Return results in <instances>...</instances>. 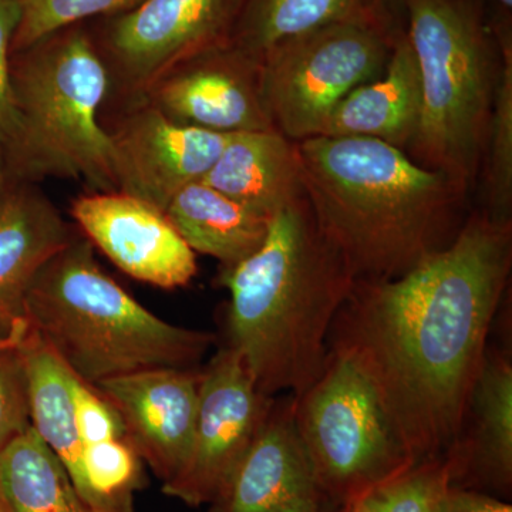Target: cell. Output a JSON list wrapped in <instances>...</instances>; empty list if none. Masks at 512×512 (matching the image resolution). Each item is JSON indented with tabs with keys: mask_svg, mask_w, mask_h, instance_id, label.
I'll list each match as a JSON object with an SVG mask.
<instances>
[{
	"mask_svg": "<svg viewBox=\"0 0 512 512\" xmlns=\"http://www.w3.org/2000/svg\"><path fill=\"white\" fill-rule=\"evenodd\" d=\"M379 2L387 12H390L396 6H403V0H379Z\"/></svg>",
	"mask_w": 512,
	"mask_h": 512,
	"instance_id": "obj_30",
	"label": "cell"
},
{
	"mask_svg": "<svg viewBox=\"0 0 512 512\" xmlns=\"http://www.w3.org/2000/svg\"><path fill=\"white\" fill-rule=\"evenodd\" d=\"M0 495L12 512H96L33 426L0 450Z\"/></svg>",
	"mask_w": 512,
	"mask_h": 512,
	"instance_id": "obj_22",
	"label": "cell"
},
{
	"mask_svg": "<svg viewBox=\"0 0 512 512\" xmlns=\"http://www.w3.org/2000/svg\"><path fill=\"white\" fill-rule=\"evenodd\" d=\"M0 512H12V510L9 508V505L6 504L5 500H3L2 495H0Z\"/></svg>",
	"mask_w": 512,
	"mask_h": 512,
	"instance_id": "obj_32",
	"label": "cell"
},
{
	"mask_svg": "<svg viewBox=\"0 0 512 512\" xmlns=\"http://www.w3.org/2000/svg\"><path fill=\"white\" fill-rule=\"evenodd\" d=\"M29 325L0 343V450L32 427L28 363L23 339Z\"/></svg>",
	"mask_w": 512,
	"mask_h": 512,
	"instance_id": "obj_26",
	"label": "cell"
},
{
	"mask_svg": "<svg viewBox=\"0 0 512 512\" xmlns=\"http://www.w3.org/2000/svg\"><path fill=\"white\" fill-rule=\"evenodd\" d=\"M453 487L454 464L443 454L413 464L352 505L359 512H444Z\"/></svg>",
	"mask_w": 512,
	"mask_h": 512,
	"instance_id": "obj_24",
	"label": "cell"
},
{
	"mask_svg": "<svg viewBox=\"0 0 512 512\" xmlns=\"http://www.w3.org/2000/svg\"><path fill=\"white\" fill-rule=\"evenodd\" d=\"M195 254L237 265L264 244L272 218L197 181L183 188L164 211Z\"/></svg>",
	"mask_w": 512,
	"mask_h": 512,
	"instance_id": "obj_20",
	"label": "cell"
},
{
	"mask_svg": "<svg viewBox=\"0 0 512 512\" xmlns=\"http://www.w3.org/2000/svg\"><path fill=\"white\" fill-rule=\"evenodd\" d=\"M420 114L419 64L406 29H399L386 72L340 101L322 136L373 138L403 150L416 137Z\"/></svg>",
	"mask_w": 512,
	"mask_h": 512,
	"instance_id": "obj_18",
	"label": "cell"
},
{
	"mask_svg": "<svg viewBox=\"0 0 512 512\" xmlns=\"http://www.w3.org/2000/svg\"><path fill=\"white\" fill-rule=\"evenodd\" d=\"M82 235L124 274L161 289L184 288L198 272L197 256L163 211L120 191L73 201Z\"/></svg>",
	"mask_w": 512,
	"mask_h": 512,
	"instance_id": "obj_13",
	"label": "cell"
},
{
	"mask_svg": "<svg viewBox=\"0 0 512 512\" xmlns=\"http://www.w3.org/2000/svg\"><path fill=\"white\" fill-rule=\"evenodd\" d=\"M218 282L229 292L224 345L259 392H305L325 367L330 328L356 284L305 195L276 212L262 247L221 268Z\"/></svg>",
	"mask_w": 512,
	"mask_h": 512,
	"instance_id": "obj_3",
	"label": "cell"
},
{
	"mask_svg": "<svg viewBox=\"0 0 512 512\" xmlns=\"http://www.w3.org/2000/svg\"><path fill=\"white\" fill-rule=\"evenodd\" d=\"M342 22H392L379 0H244L231 45L262 60L289 37Z\"/></svg>",
	"mask_w": 512,
	"mask_h": 512,
	"instance_id": "obj_21",
	"label": "cell"
},
{
	"mask_svg": "<svg viewBox=\"0 0 512 512\" xmlns=\"http://www.w3.org/2000/svg\"><path fill=\"white\" fill-rule=\"evenodd\" d=\"M421 82L412 147L419 164L463 190L487 146L500 47L478 0H403Z\"/></svg>",
	"mask_w": 512,
	"mask_h": 512,
	"instance_id": "obj_6",
	"label": "cell"
},
{
	"mask_svg": "<svg viewBox=\"0 0 512 512\" xmlns=\"http://www.w3.org/2000/svg\"><path fill=\"white\" fill-rule=\"evenodd\" d=\"M339 512H359L353 507L352 504L345 505V507L340 508Z\"/></svg>",
	"mask_w": 512,
	"mask_h": 512,
	"instance_id": "obj_33",
	"label": "cell"
},
{
	"mask_svg": "<svg viewBox=\"0 0 512 512\" xmlns=\"http://www.w3.org/2000/svg\"><path fill=\"white\" fill-rule=\"evenodd\" d=\"M275 397L256 387L242 357L222 345L201 367L197 419L183 473L163 487L191 507L212 504L247 453Z\"/></svg>",
	"mask_w": 512,
	"mask_h": 512,
	"instance_id": "obj_9",
	"label": "cell"
},
{
	"mask_svg": "<svg viewBox=\"0 0 512 512\" xmlns=\"http://www.w3.org/2000/svg\"><path fill=\"white\" fill-rule=\"evenodd\" d=\"M20 20V0H0V190L18 141V116L12 92V45Z\"/></svg>",
	"mask_w": 512,
	"mask_h": 512,
	"instance_id": "obj_27",
	"label": "cell"
},
{
	"mask_svg": "<svg viewBox=\"0 0 512 512\" xmlns=\"http://www.w3.org/2000/svg\"><path fill=\"white\" fill-rule=\"evenodd\" d=\"M292 394L268 416L211 512H322L328 503L295 423Z\"/></svg>",
	"mask_w": 512,
	"mask_h": 512,
	"instance_id": "obj_15",
	"label": "cell"
},
{
	"mask_svg": "<svg viewBox=\"0 0 512 512\" xmlns=\"http://www.w3.org/2000/svg\"><path fill=\"white\" fill-rule=\"evenodd\" d=\"M140 100L181 126L222 134L276 130L262 90V60L231 43L178 64Z\"/></svg>",
	"mask_w": 512,
	"mask_h": 512,
	"instance_id": "obj_11",
	"label": "cell"
},
{
	"mask_svg": "<svg viewBox=\"0 0 512 512\" xmlns=\"http://www.w3.org/2000/svg\"><path fill=\"white\" fill-rule=\"evenodd\" d=\"M501 53L500 73L487 137V212L498 224H512V46L505 20L493 29Z\"/></svg>",
	"mask_w": 512,
	"mask_h": 512,
	"instance_id": "obj_23",
	"label": "cell"
},
{
	"mask_svg": "<svg viewBox=\"0 0 512 512\" xmlns=\"http://www.w3.org/2000/svg\"><path fill=\"white\" fill-rule=\"evenodd\" d=\"M444 512H512L511 504L473 488L453 487Z\"/></svg>",
	"mask_w": 512,
	"mask_h": 512,
	"instance_id": "obj_29",
	"label": "cell"
},
{
	"mask_svg": "<svg viewBox=\"0 0 512 512\" xmlns=\"http://www.w3.org/2000/svg\"><path fill=\"white\" fill-rule=\"evenodd\" d=\"M76 235L36 184L10 183L0 190V340L28 325L30 286Z\"/></svg>",
	"mask_w": 512,
	"mask_h": 512,
	"instance_id": "obj_16",
	"label": "cell"
},
{
	"mask_svg": "<svg viewBox=\"0 0 512 512\" xmlns=\"http://www.w3.org/2000/svg\"><path fill=\"white\" fill-rule=\"evenodd\" d=\"M511 266L512 224L474 212L406 274L357 281L333 320L329 349L366 370L416 463L460 433Z\"/></svg>",
	"mask_w": 512,
	"mask_h": 512,
	"instance_id": "obj_1",
	"label": "cell"
},
{
	"mask_svg": "<svg viewBox=\"0 0 512 512\" xmlns=\"http://www.w3.org/2000/svg\"><path fill=\"white\" fill-rule=\"evenodd\" d=\"M109 136L117 191L163 212L178 192L204 178L228 140V134L174 123L144 100L133 101Z\"/></svg>",
	"mask_w": 512,
	"mask_h": 512,
	"instance_id": "obj_12",
	"label": "cell"
},
{
	"mask_svg": "<svg viewBox=\"0 0 512 512\" xmlns=\"http://www.w3.org/2000/svg\"><path fill=\"white\" fill-rule=\"evenodd\" d=\"M447 456L454 464V487L461 481L487 485L510 495L512 484V362L487 348L463 426Z\"/></svg>",
	"mask_w": 512,
	"mask_h": 512,
	"instance_id": "obj_17",
	"label": "cell"
},
{
	"mask_svg": "<svg viewBox=\"0 0 512 512\" xmlns=\"http://www.w3.org/2000/svg\"><path fill=\"white\" fill-rule=\"evenodd\" d=\"M74 414L84 446L113 439H126V429L119 413L103 394L74 376Z\"/></svg>",
	"mask_w": 512,
	"mask_h": 512,
	"instance_id": "obj_28",
	"label": "cell"
},
{
	"mask_svg": "<svg viewBox=\"0 0 512 512\" xmlns=\"http://www.w3.org/2000/svg\"><path fill=\"white\" fill-rule=\"evenodd\" d=\"M29 328L77 379L104 380L151 369H197L214 333L158 318L107 275L84 235L40 269L26 299Z\"/></svg>",
	"mask_w": 512,
	"mask_h": 512,
	"instance_id": "obj_4",
	"label": "cell"
},
{
	"mask_svg": "<svg viewBox=\"0 0 512 512\" xmlns=\"http://www.w3.org/2000/svg\"><path fill=\"white\" fill-rule=\"evenodd\" d=\"M19 329H20V328H19ZM15 332H16V330H15ZM6 339H8V338H6ZM3 340H5V339H3ZM3 340H0V343H2V342H3Z\"/></svg>",
	"mask_w": 512,
	"mask_h": 512,
	"instance_id": "obj_34",
	"label": "cell"
},
{
	"mask_svg": "<svg viewBox=\"0 0 512 512\" xmlns=\"http://www.w3.org/2000/svg\"><path fill=\"white\" fill-rule=\"evenodd\" d=\"M200 382L197 367L143 370L94 386L119 413L128 441L163 487L190 458Z\"/></svg>",
	"mask_w": 512,
	"mask_h": 512,
	"instance_id": "obj_14",
	"label": "cell"
},
{
	"mask_svg": "<svg viewBox=\"0 0 512 512\" xmlns=\"http://www.w3.org/2000/svg\"><path fill=\"white\" fill-rule=\"evenodd\" d=\"M295 399V423L326 501L340 508L416 464L375 383L345 350L329 349Z\"/></svg>",
	"mask_w": 512,
	"mask_h": 512,
	"instance_id": "obj_7",
	"label": "cell"
},
{
	"mask_svg": "<svg viewBox=\"0 0 512 512\" xmlns=\"http://www.w3.org/2000/svg\"><path fill=\"white\" fill-rule=\"evenodd\" d=\"M143 0H20V20L12 53L22 52L46 37L99 15H123Z\"/></svg>",
	"mask_w": 512,
	"mask_h": 512,
	"instance_id": "obj_25",
	"label": "cell"
},
{
	"mask_svg": "<svg viewBox=\"0 0 512 512\" xmlns=\"http://www.w3.org/2000/svg\"><path fill=\"white\" fill-rule=\"evenodd\" d=\"M201 181L269 218L303 195L295 141L278 130L228 134Z\"/></svg>",
	"mask_w": 512,
	"mask_h": 512,
	"instance_id": "obj_19",
	"label": "cell"
},
{
	"mask_svg": "<svg viewBox=\"0 0 512 512\" xmlns=\"http://www.w3.org/2000/svg\"><path fill=\"white\" fill-rule=\"evenodd\" d=\"M399 28L342 22L289 37L262 57V90L276 130L291 141L322 136L356 87L386 72Z\"/></svg>",
	"mask_w": 512,
	"mask_h": 512,
	"instance_id": "obj_8",
	"label": "cell"
},
{
	"mask_svg": "<svg viewBox=\"0 0 512 512\" xmlns=\"http://www.w3.org/2000/svg\"><path fill=\"white\" fill-rule=\"evenodd\" d=\"M495 2L500 3L501 8L511 10L512 8V0H495Z\"/></svg>",
	"mask_w": 512,
	"mask_h": 512,
	"instance_id": "obj_31",
	"label": "cell"
},
{
	"mask_svg": "<svg viewBox=\"0 0 512 512\" xmlns=\"http://www.w3.org/2000/svg\"><path fill=\"white\" fill-rule=\"evenodd\" d=\"M303 195L357 281L406 274L451 244L463 188L402 148L363 137L298 141Z\"/></svg>",
	"mask_w": 512,
	"mask_h": 512,
	"instance_id": "obj_2",
	"label": "cell"
},
{
	"mask_svg": "<svg viewBox=\"0 0 512 512\" xmlns=\"http://www.w3.org/2000/svg\"><path fill=\"white\" fill-rule=\"evenodd\" d=\"M244 0H143L117 16L107 32L110 82L143 99L178 64L228 45Z\"/></svg>",
	"mask_w": 512,
	"mask_h": 512,
	"instance_id": "obj_10",
	"label": "cell"
},
{
	"mask_svg": "<svg viewBox=\"0 0 512 512\" xmlns=\"http://www.w3.org/2000/svg\"><path fill=\"white\" fill-rule=\"evenodd\" d=\"M110 84L109 67L83 30L64 29L13 52L18 141L8 184L73 178L93 192L117 191L109 131L99 117Z\"/></svg>",
	"mask_w": 512,
	"mask_h": 512,
	"instance_id": "obj_5",
	"label": "cell"
}]
</instances>
